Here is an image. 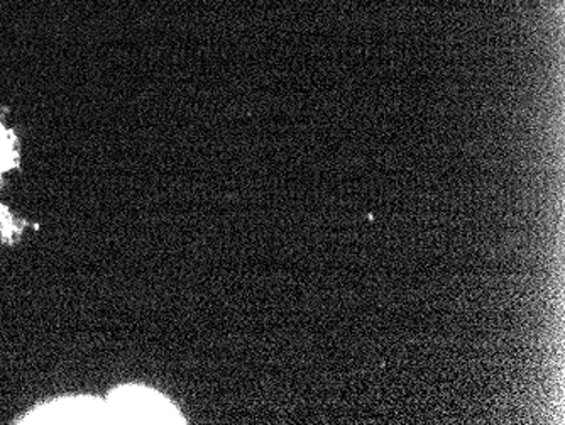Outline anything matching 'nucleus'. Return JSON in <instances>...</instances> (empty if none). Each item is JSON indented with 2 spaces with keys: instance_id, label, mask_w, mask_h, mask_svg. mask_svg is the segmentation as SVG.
Instances as JSON below:
<instances>
[{
  "instance_id": "1",
  "label": "nucleus",
  "mask_w": 565,
  "mask_h": 425,
  "mask_svg": "<svg viewBox=\"0 0 565 425\" xmlns=\"http://www.w3.org/2000/svg\"><path fill=\"white\" fill-rule=\"evenodd\" d=\"M109 424H180L182 417L160 393L145 386H120L107 400Z\"/></svg>"
},
{
  "instance_id": "2",
  "label": "nucleus",
  "mask_w": 565,
  "mask_h": 425,
  "mask_svg": "<svg viewBox=\"0 0 565 425\" xmlns=\"http://www.w3.org/2000/svg\"><path fill=\"white\" fill-rule=\"evenodd\" d=\"M97 400L65 399L36 411L28 424H109L106 405L97 408Z\"/></svg>"
},
{
  "instance_id": "3",
  "label": "nucleus",
  "mask_w": 565,
  "mask_h": 425,
  "mask_svg": "<svg viewBox=\"0 0 565 425\" xmlns=\"http://www.w3.org/2000/svg\"><path fill=\"white\" fill-rule=\"evenodd\" d=\"M19 167L18 136L0 119V183L9 171Z\"/></svg>"
}]
</instances>
